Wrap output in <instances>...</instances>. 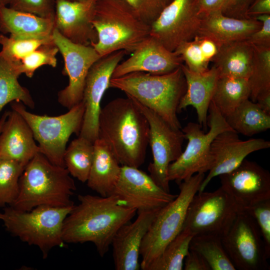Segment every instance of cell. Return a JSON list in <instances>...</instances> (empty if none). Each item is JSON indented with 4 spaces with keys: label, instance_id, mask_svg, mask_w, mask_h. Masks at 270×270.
I'll use <instances>...</instances> for the list:
<instances>
[{
    "label": "cell",
    "instance_id": "obj_34",
    "mask_svg": "<svg viewBox=\"0 0 270 270\" xmlns=\"http://www.w3.org/2000/svg\"><path fill=\"white\" fill-rule=\"evenodd\" d=\"M194 236L188 230L182 228L148 270H182L184 258L190 250V240Z\"/></svg>",
    "mask_w": 270,
    "mask_h": 270
},
{
    "label": "cell",
    "instance_id": "obj_41",
    "mask_svg": "<svg viewBox=\"0 0 270 270\" xmlns=\"http://www.w3.org/2000/svg\"><path fill=\"white\" fill-rule=\"evenodd\" d=\"M145 22L151 24L172 0H124Z\"/></svg>",
    "mask_w": 270,
    "mask_h": 270
},
{
    "label": "cell",
    "instance_id": "obj_23",
    "mask_svg": "<svg viewBox=\"0 0 270 270\" xmlns=\"http://www.w3.org/2000/svg\"><path fill=\"white\" fill-rule=\"evenodd\" d=\"M181 68L186 83V92L178 106V112L192 106L196 110L198 124L206 130L208 110L220 76L212 66L207 70L197 73L190 71L182 64Z\"/></svg>",
    "mask_w": 270,
    "mask_h": 270
},
{
    "label": "cell",
    "instance_id": "obj_36",
    "mask_svg": "<svg viewBox=\"0 0 270 270\" xmlns=\"http://www.w3.org/2000/svg\"><path fill=\"white\" fill-rule=\"evenodd\" d=\"M54 42L52 36L44 38H16L0 34V54L16 65L28 54L42 45Z\"/></svg>",
    "mask_w": 270,
    "mask_h": 270
},
{
    "label": "cell",
    "instance_id": "obj_49",
    "mask_svg": "<svg viewBox=\"0 0 270 270\" xmlns=\"http://www.w3.org/2000/svg\"><path fill=\"white\" fill-rule=\"evenodd\" d=\"M9 0H0V8L8 6Z\"/></svg>",
    "mask_w": 270,
    "mask_h": 270
},
{
    "label": "cell",
    "instance_id": "obj_42",
    "mask_svg": "<svg viewBox=\"0 0 270 270\" xmlns=\"http://www.w3.org/2000/svg\"><path fill=\"white\" fill-rule=\"evenodd\" d=\"M262 22L259 30L246 40L256 46L270 48V14H264L254 18Z\"/></svg>",
    "mask_w": 270,
    "mask_h": 270
},
{
    "label": "cell",
    "instance_id": "obj_21",
    "mask_svg": "<svg viewBox=\"0 0 270 270\" xmlns=\"http://www.w3.org/2000/svg\"><path fill=\"white\" fill-rule=\"evenodd\" d=\"M160 210L138 212L134 222L124 224L116 232L111 244L116 270H140L142 240Z\"/></svg>",
    "mask_w": 270,
    "mask_h": 270
},
{
    "label": "cell",
    "instance_id": "obj_50",
    "mask_svg": "<svg viewBox=\"0 0 270 270\" xmlns=\"http://www.w3.org/2000/svg\"><path fill=\"white\" fill-rule=\"evenodd\" d=\"M76 0V1H85L86 0Z\"/></svg>",
    "mask_w": 270,
    "mask_h": 270
},
{
    "label": "cell",
    "instance_id": "obj_15",
    "mask_svg": "<svg viewBox=\"0 0 270 270\" xmlns=\"http://www.w3.org/2000/svg\"><path fill=\"white\" fill-rule=\"evenodd\" d=\"M126 53L118 50L102 56L90 68L88 74L82 100L85 110L80 134L93 144L98 138V118L100 102L114 70Z\"/></svg>",
    "mask_w": 270,
    "mask_h": 270
},
{
    "label": "cell",
    "instance_id": "obj_9",
    "mask_svg": "<svg viewBox=\"0 0 270 270\" xmlns=\"http://www.w3.org/2000/svg\"><path fill=\"white\" fill-rule=\"evenodd\" d=\"M208 112V126L210 130L206 133L202 130L199 124L193 122L188 123L182 129L184 139L188 142L185 150L168 166V178L170 182L174 181L179 184L196 174L208 171L213 140L222 132L232 130L212 102Z\"/></svg>",
    "mask_w": 270,
    "mask_h": 270
},
{
    "label": "cell",
    "instance_id": "obj_33",
    "mask_svg": "<svg viewBox=\"0 0 270 270\" xmlns=\"http://www.w3.org/2000/svg\"><path fill=\"white\" fill-rule=\"evenodd\" d=\"M190 250L199 254L211 270H236L222 244V238L212 234H196L192 238Z\"/></svg>",
    "mask_w": 270,
    "mask_h": 270
},
{
    "label": "cell",
    "instance_id": "obj_4",
    "mask_svg": "<svg viewBox=\"0 0 270 270\" xmlns=\"http://www.w3.org/2000/svg\"><path fill=\"white\" fill-rule=\"evenodd\" d=\"M76 190L67 169L52 164L38 152L25 166L20 178L18 198L10 206L22 211L40 206H72L70 198Z\"/></svg>",
    "mask_w": 270,
    "mask_h": 270
},
{
    "label": "cell",
    "instance_id": "obj_35",
    "mask_svg": "<svg viewBox=\"0 0 270 270\" xmlns=\"http://www.w3.org/2000/svg\"><path fill=\"white\" fill-rule=\"evenodd\" d=\"M254 48L252 71L248 80L250 91V98L256 102L258 98L270 92V48L254 46Z\"/></svg>",
    "mask_w": 270,
    "mask_h": 270
},
{
    "label": "cell",
    "instance_id": "obj_8",
    "mask_svg": "<svg viewBox=\"0 0 270 270\" xmlns=\"http://www.w3.org/2000/svg\"><path fill=\"white\" fill-rule=\"evenodd\" d=\"M10 106L28 124L38 143L40 152L52 164L65 167L64 156L66 144L73 134L79 135L82 128L85 110L83 102L66 113L54 116L32 114L20 102H12Z\"/></svg>",
    "mask_w": 270,
    "mask_h": 270
},
{
    "label": "cell",
    "instance_id": "obj_48",
    "mask_svg": "<svg viewBox=\"0 0 270 270\" xmlns=\"http://www.w3.org/2000/svg\"><path fill=\"white\" fill-rule=\"evenodd\" d=\"M8 111H6L2 115L0 119V133L2 131L4 122L7 118Z\"/></svg>",
    "mask_w": 270,
    "mask_h": 270
},
{
    "label": "cell",
    "instance_id": "obj_22",
    "mask_svg": "<svg viewBox=\"0 0 270 270\" xmlns=\"http://www.w3.org/2000/svg\"><path fill=\"white\" fill-rule=\"evenodd\" d=\"M40 148L28 124L16 110L8 111L0 133V158L16 161L26 166Z\"/></svg>",
    "mask_w": 270,
    "mask_h": 270
},
{
    "label": "cell",
    "instance_id": "obj_10",
    "mask_svg": "<svg viewBox=\"0 0 270 270\" xmlns=\"http://www.w3.org/2000/svg\"><path fill=\"white\" fill-rule=\"evenodd\" d=\"M240 209L222 187L212 192H198L191 200L182 228L196 234L222 238L228 231Z\"/></svg>",
    "mask_w": 270,
    "mask_h": 270
},
{
    "label": "cell",
    "instance_id": "obj_13",
    "mask_svg": "<svg viewBox=\"0 0 270 270\" xmlns=\"http://www.w3.org/2000/svg\"><path fill=\"white\" fill-rule=\"evenodd\" d=\"M203 16L197 0H172L150 24V36L174 52L198 34Z\"/></svg>",
    "mask_w": 270,
    "mask_h": 270
},
{
    "label": "cell",
    "instance_id": "obj_26",
    "mask_svg": "<svg viewBox=\"0 0 270 270\" xmlns=\"http://www.w3.org/2000/svg\"><path fill=\"white\" fill-rule=\"evenodd\" d=\"M54 18L41 17L6 6L0 8V32L16 38H44L52 36Z\"/></svg>",
    "mask_w": 270,
    "mask_h": 270
},
{
    "label": "cell",
    "instance_id": "obj_31",
    "mask_svg": "<svg viewBox=\"0 0 270 270\" xmlns=\"http://www.w3.org/2000/svg\"><path fill=\"white\" fill-rule=\"evenodd\" d=\"M20 74L16 66L0 54V112L6 105L12 102H20L33 109L35 103L30 92L18 81Z\"/></svg>",
    "mask_w": 270,
    "mask_h": 270
},
{
    "label": "cell",
    "instance_id": "obj_45",
    "mask_svg": "<svg viewBox=\"0 0 270 270\" xmlns=\"http://www.w3.org/2000/svg\"><path fill=\"white\" fill-rule=\"evenodd\" d=\"M264 14H270V0H254L246 12L248 18Z\"/></svg>",
    "mask_w": 270,
    "mask_h": 270
},
{
    "label": "cell",
    "instance_id": "obj_1",
    "mask_svg": "<svg viewBox=\"0 0 270 270\" xmlns=\"http://www.w3.org/2000/svg\"><path fill=\"white\" fill-rule=\"evenodd\" d=\"M62 226L64 243H92L100 256L111 246L118 230L134 217L136 210L125 206L114 194L102 196L79 194Z\"/></svg>",
    "mask_w": 270,
    "mask_h": 270
},
{
    "label": "cell",
    "instance_id": "obj_19",
    "mask_svg": "<svg viewBox=\"0 0 270 270\" xmlns=\"http://www.w3.org/2000/svg\"><path fill=\"white\" fill-rule=\"evenodd\" d=\"M96 0H56L54 28L78 44L90 46L98 40L92 21Z\"/></svg>",
    "mask_w": 270,
    "mask_h": 270
},
{
    "label": "cell",
    "instance_id": "obj_37",
    "mask_svg": "<svg viewBox=\"0 0 270 270\" xmlns=\"http://www.w3.org/2000/svg\"><path fill=\"white\" fill-rule=\"evenodd\" d=\"M24 167L16 161L0 158V208L10 206L16 200Z\"/></svg>",
    "mask_w": 270,
    "mask_h": 270
},
{
    "label": "cell",
    "instance_id": "obj_5",
    "mask_svg": "<svg viewBox=\"0 0 270 270\" xmlns=\"http://www.w3.org/2000/svg\"><path fill=\"white\" fill-rule=\"evenodd\" d=\"M92 23L98 40L90 46L101 56L131 54L150 35V24L124 0H96Z\"/></svg>",
    "mask_w": 270,
    "mask_h": 270
},
{
    "label": "cell",
    "instance_id": "obj_24",
    "mask_svg": "<svg viewBox=\"0 0 270 270\" xmlns=\"http://www.w3.org/2000/svg\"><path fill=\"white\" fill-rule=\"evenodd\" d=\"M261 26L262 22L255 18H232L218 10L203 16L198 35L210 38L220 46L246 40Z\"/></svg>",
    "mask_w": 270,
    "mask_h": 270
},
{
    "label": "cell",
    "instance_id": "obj_40",
    "mask_svg": "<svg viewBox=\"0 0 270 270\" xmlns=\"http://www.w3.org/2000/svg\"><path fill=\"white\" fill-rule=\"evenodd\" d=\"M8 6L43 18L54 16V0H9Z\"/></svg>",
    "mask_w": 270,
    "mask_h": 270
},
{
    "label": "cell",
    "instance_id": "obj_12",
    "mask_svg": "<svg viewBox=\"0 0 270 270\" xmlns=\"http://www.w3.org/2000/svg\"><path fill=\"white\" fill-rule=\"evenodd\" d=\"M137 106L146 118L150 128L148 144L152 149L153 160L148 166L150 176L155 182L170 192L168 178L169 165L182 154L184 140L180 130L172 128L155 112L131 96Z\"/></svg>",
    "mask_w": 270,
    "mask_h": 270
},
{
    "label": "cell",
    "instance_id": "obj_47",
    "mask_svg": "<svg viewBox=\"0 0 270 270\" xmlns=\"http://www.w3.org/2000/svg\"><path fill=\"white\" fill-rule=\"evenodd\" d=\"M256 102L264 112L270 115V92L258 98Z\"/></svg>",
    "mask_w": 270,
    "mask_h": 270
},
{
    "label": "cell",
    "instance_id": "obj_14",
    "mask_svg": "<svg viewBox=\"0 0 270 270\" xmlns=\"http://www.w3.org/2000/svg\"><path fill=\"white\" fill-rule=\"evenodd\" d=\"M53 42L62 56V74L68 77V85L58 94V100L64 107L70 109L82 100L88 71L102 56L91 46L74 43L62 36L56 28Z\"/></svg>",
    "mask_w": 270,
    "mask_h": 270
},
{
    "label": "cell",
    "instance_id": "obj_18",
    "mask_svg": "<svg viewBox=\"0 0 270 270\" xmlns=\"http://www.w3.org/2000/svg\"><path fill=\"white\" fill-rule=\"evenodd\" d=\"M270 148V142L263 138L242 140L238 133L228 130L218 134L210 149V166L198 192L204 191L214 177L228 173L238 166L249 154Z\"/></svg>",
    "mask_w": 270,
    "mask_h": 270
},
{
    "label": "cell",
    "instance_id": "obj_7",
    "mask_svg": "<svg viewBox=\"0 0 270 270\" xmlns=\"http://www.w3.org/2000/svg\"><path fill=\"white\" fill-rule=\"evenodd\" d=\"M205 176V173H197L181 182L179 194L160 210L141 244L142 270H148L182 230L190 202L198 191Z\"/></svg>",
    "mask_w": 270,
    "mask_h": 270
},
{
    "label": "cell",
    "instance_id": "obj_39",
    "mask_svg": "<svg viewBox=\"0 0 270 270\" xmlns=\"http://www.w3.org/2000/svg\"><path fill=\"white\" fill-rule=\"evenodd\" d=\"M256 220L261 233L268 258L270 257V199L242 210Z\"/></svg>",
    "mask_w": 270,
    "mask_h": 270
},
{
    "label": "cell",
    "instance_id": "obj_44",
    "mask_svg": "<svg viewBox=\"0 0 270 270\" xmlns=\"http://www.w3.org/2000/svg\"><path fill=\"white\" fill-rule=\"evenodd\" d=\"M183 268L184 270H211L208 262L199 254L190 250L184 258Z\"/></svg>",
    "mask_w": 270,
    "mask_h": 270
},
{
    "label": "cell",
    "instance_id": "obj_29",
    "mask_svg": "<svg viewBox=\"0 0 270 270\" xmlns=\"http://www.w3.org/2000/svg\"><path fill=\"white\" fill-rule=\"evenodd\" d=\"M220 46L212 39L197 35L192 40L181 44L174 52L189 70L201 73L209 68V64L216 56Z\"/></svg>",
    "mask_w": 270,
    "mask_h": 270
},
{
    "label": "cell",
    "instance_id": "obj_17",
    "mask_svg": "<svg viewBox=\"0 0 270 270\" xmlns=\"http://www.w3.org/2000/svg\"><path fill=\"white\" fill-rule=\"evenodd\" d=\"M219 178L220 186L240 210L270 199V174L254 162L244 159L235 169Z\"/></svg>",
    "mask_w": 270,
    "mask_h": 270
},
{
    "label": "cell",
    "instance_id": "obj_6",
    "mask_svg": "<svg viewBox=\"0 0 270 270\" xmlns=\"http://www.w3.org/2000/svg\"><path fill=\"white\" fill-rule=\"evenodd\" d=\"M74 206H40L28 211L8 206L0 212V220L12 235L38 247L46 258L52 248L64 246L63 224Z\"/></svg>",
    "mask_w": 270,
    "mask_h": 270
},
{
    "label": "cell",
    "instance_id": "obj_52",
    "mask_svg": "<svg viewBox=\"0 0 270 270\" xmlns=\"http://www.w3.org/2000/svg\"></svg>",
    "mask_w": 270,
    "mask_h": 270
},
{
    "label": "cell",
    "instance_id": "obj_20",
    "mask_svg": "<svg viewBox=\"0 0 270 270\" xmlns=\"http://www.w3.org/2000/svg\"><path fill=\"white\" fill-rule=\"evenodd\" d=\"M183 64L181 58L154 38L142 41L126 60L120 62L114 70L112 78L134 72L154 74L171 72Z\"/></svg>",
    "mask_w": 270,
    "mask_h": 270
},
{
    "label": "cell",
    "instance_id": "obj_46",
    "mask_svg": "<svg viewBox=\"0 0 270 270\" xmlns=\"http://www.w3.org/2000/svg\"><path fill=\"white\" fill-rule=\"evenodd\" d=\"M226 0H197L200 13L203 16L220 10Z\"/></svg>",
    "mask_w": 270,
    "mask_h": 270
},
{
    "label": "cell",
    "instance_id": "obj_32",
    "mask_svg": "<svg viewBox=\"0 0 270 270\" xmlns=\"http://www.w3.org/2000/svg\"><path fill=\"white\" fill-rule=\"evenodd\" d=\"M94 156V144L80 136L66 148L64 156L65 168L71 176L86 182Z\"/></svg>",
    "mask_w": 270,
    "mask_h": 270
},
{
    "label": "cell",
    "instance_id": "obj_11",
    "mask_svg": "<svg viewBox=\"0 0 270 270\" xmlns=\"http://www.w3.org/2000/svg\"><path fill=\"white\" fill-rule=\"evenodd\" d=\"M222 240L236 270L270 269L260 228L253 217L245 211H239Z\"/></svg>",
    "mask_w": 270,
    "mask_h": 270
},
{
    "label": "cell",
    "instance_id": "obj_43",
    "mask_svg": "<svg viewBox=\"0 0 270 270\" xmlns=\"http://www.w3.org/2000/svg\"><path fill=\"white\" fill-rule=\"evenodd\" d=\"M254 0H226L220 11L224 15L236 18H248V10Z\"/></svg>",
    "mask_w": 270,
    "mask_h": 270
},
{
    "label": "cell",
    "instance_id": "obj_2",
    "mask_svg": "<svg viewBox=\"0 0 270 270\" xmlns=\"http://www.w3.org/2000/svg\"><path fill=\"white\" fill-rule=\"evenodd\" d=\"M118 98L101 108L98 138L122 166L138 168L144 162L149 140L148 121L128 96Z\"/></svg>",
    "mask_w": 270,
    "mask_h": 270
},
{
    "label": "cell",
    "instance_id": "obj_38",
    "mask_svg": "<svg viewBox=\"0 0 270 270\" xmlns=\"http://www.w3.org/2000/svg\"><path fill=\"white\" fill-rule=\"evenodd\" d=\"M58 52V48L54 42L45 44L24 57L19 64L15 66L20 75L24 74L27 77L32 78L36 70L43 66L56 67V56Z\"/></svg>",
    "mask_w": 270,
    "mask_h": 270
},
{
    "label": "cell",
    "instance_id": "obj_3",
    "mask_svg": "<svg viewBox=\"0 0 270 270\" xmlns=\"http://www.w3.org/2000/svg\"><path fill=\"white\" fill-rule=\"evenodd\" d=\"M110 88L124 92L155 112L176 130L182 129L178 106L186 90L181 66L166 74L134 72L112 78Z\"/></svg>",
    "mask_w": 270,
    "mask_h": 270
},
{
    "label": "cell",
    "instance_id": "obj_30",
    "mask_svg": "<svg viewBox=\"0 0 270 270\" xmlns=\"http://www.w3.org/2000/svg\"><path fill=\"white\" fill-rule=\"evenodd\" d=\"M250 94L247 78L219 77L211 102L226 118L241 103L250 98Z\"/></svg>",
    "mask_w": 270,
    "mask_h": 270
},
{
    "label": "cell",
    "instance_id": "obj_16",
    "mask_svg": "<svg viewBox=\"0 0 270 270\" xmlns=\"http://www.w3.org/2000/svg\"><path fill=\"white\" fill-rule=\"evenodd\" d=\"M112 194L138 212L161 209L178 195L164 190L150 175L138 168L126 166H121Z\"/></svg>",
    "mask_w": 270,
    "mask_h": 270
},
{
    "label": "cell",
    "instance_id": "obj_27",
    "mask_svg": "<svg viewBox=\"0 0 270 270\" xmlns=\"http://www.w3.org/2000/svg\"><path fill=\"white\" fill-rule=\"evenodd\" d=\"M254 54V46L248 40L221 45L212 60L220 77L249 78Z\"/></svg>",
    "mask_w": 270,
    "mask_h": 270
},
{
    "label": "cell",
    "instance_id": "obj_28",
    "mask_svg": "<svg viewBox=\"0 0 270 270\" xmlns=\"http://www.w3.org/2000/svg\"><path fill=\"white\" fill-rule=\"evenodd\" d=\"M225 119L233 130L247 136L270 128V115L264 112L256 102L249 98L241 103Z\"/></svg>",
    "mask_w": 270,
    "mask_h": 270
},
{
    "label": "cell",
    "instance_id": "obj_25",
    "mask_svg": "<svg viewBox=\"0 0 270 270\" xmlns=\"http://www.w3.org/2000/svg\"><path fill=\"white\" fill-rule=\"evenodd\" d=\"M106 144L98 138L94 143V156L86 181L88 187L100 196L112 194L121 166Z\"/></svg>",
    "mask_w": 270,
    "mask_h": 270
},
{
    "label": "cell",
    "instance_id": "obj_51",
    "mask_svg": "<svg viewBox=\"0 0 270 270\" xmlns=\"http://www.w3.org/2000/svg\"><path fill=\"white\" fill-rule=\"evenodd\" d=\"M0 34H1V33L0 32Z\"/></svg>",
    "mask_w": 270,
    "mask_h": 270
}]
</instances>
